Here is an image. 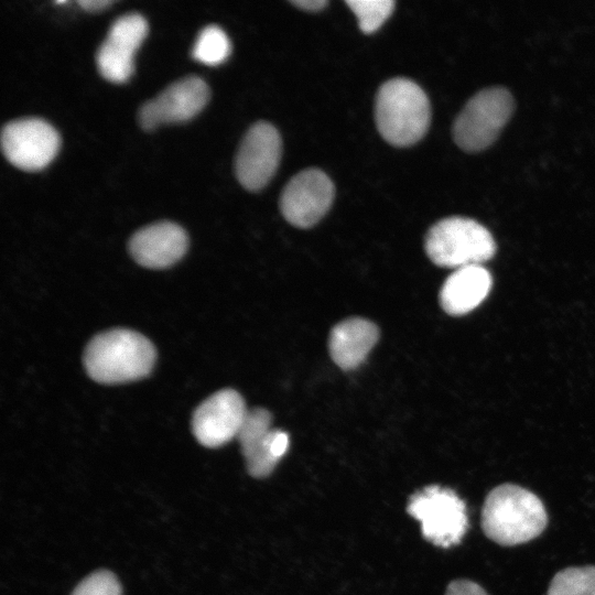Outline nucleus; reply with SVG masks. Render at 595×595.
I'll list each match as a JSON object with an SVG mask.
<instances>
[{
    "mask_svg": "<svg viewBox=\"0 0 595 595\" xmlns=\"http://www.w3.org/2000/svg\"><path fill=\"white\" fill-rule=\"evenodd\" d=\"M209 99V88L204 79L190 75L165 87L139 109L142 129L152 130L162 123L186 121L196 116Z\"/></svg>",
    "mask_w": 595,
    "mask_h": 595,
    "instance_id": "nucleus-10",
    "label": "nucleus"
},
{
    "mask_svg": "<svg viewBox=\"0 0 595 595\" xmlns=\"http://www.w3.org/2000/svg\"><path fill=\"white\" fill-rule=\"evenodd\" d=\"M482 529L500 545L528 542L542 533L548 515L541 499L515 484H502L489 491L482 509Z\"/></svg>",
    "mask_w": 595,
    "mask_h": 595,
    "instance_id": "nucleus-2",
    "label": "nucleus"
},
{
    "mask_svg": "<svg viewBox=\"0 0 595 595\" xmlns=\"http://www.w3.org/2000/svg\"><path fill=\"white\" fill-rule=\"evenodd\" d=\"M513 110L510 93L501 87L483 89L474 95L453 126L455 143L464 151L478 152L499 136Z\"/></svg>",
    "mask_w": 595,
    "mask_h": 595,
    "instance_id": "nucleus-6",
    "label": "nucleus"
},
{
    "mask_svg": "<svg viewBox=\"0 0 595 595\" xmlns=\"http://www.w3.org/2000/svg\"><path fill=\"white\" fill-rule=\"evenodd\" d=\"M88 376L105 385L125 383L145 377L155 361V348L142 334L113 328L97 334L84 350Z\"/></svg>",
    "mask_w": 595,
    "mask_h": 595,
    "instance_id": "nucleus-1",
    "label": "nucleus"
},
{
    "mask_svg": "<svg viewBox=\"0 0 595 595\" xmlns=\"http://www.w3.org/2000/svg\"><path fill=\"white\" fill-rule=\"evenodd\" d=\"M281 138L269 122L252 125L244 136L235 158V173L248 191H259L274 175L281 159Z\"/></svg>",
    "mask_w": 595,
    "mask_h": 595,
    "instance_id": "nucleus-8",
    "label": "nucleus"
},
{
    "mask_svg": "<svg viewBox=\"0 0 595 595\" xmlns=\"http://www.w3.org/2000/svg\"><path fill=\"white\" fill-rule=\"evenodd\" d=\"M493 280L482 266L455 269L440 291V304L450 315H464L476 309L488 295Z\"/></svg>",
    "mask_w": 595,
    "mask_h": 595,
    "instance_id": "nucleus-15",
    "label": "nucleus"
},
{
    "mask_svg": "<svg viewBox=\"0 0 595 595\" xmlns=\"http://www.w3.org/2000/svg\"><path fill=\"white\" fill-rule=\"evenodd\" d=\"M72 595H121V587L112 573L98 571L84 578Z\"/></svg>",
    "mask_w": 595,
    "mask_h": 595,
    "instance_id": "nucleus-20",
    "label": "nucleus"
},
{
    "mask_svg": "<svg viewBox=\"0 0 595 595\" xmlns=\"http://www.w3.org/2000/svg\"><path fill=\"white\" fill-rule=\"evenodd\" d=\"M378 338L379 331L372 322L360 317L347 318L329 333V355L339 368L355 369L365 361Z\"/></svg>",
    "mask_w": 595,
    "mask_h": 595,
    "instance_id": "nucleus-14",
    "label": "nucleus"
},
{
    "mask_svg": "<svg viewBox=\"0 0 595 595\" xmlns=\"http://www.w3.org/2000/svg\"><path fill=\"white\" fill-rule=\"evenodd\" d=\"M147 31L148 23L139 13H126L112 22L96 53V64L105 79L117 84L129 79L133 54Z\"/></svg>",
    "mask_w": 595,
    "mask_h": 595,
    "instance_id": "nucleus-12",
    "label": "nucleus"
},
{
    "mask_svg": "<svg viewBox=\"0 0 595 595\" xmlns=\"http://www.w3.org/2000/svg\"><path fill=\"white\" fill-rule=\"evenodd\" d=\"M346 4L356 15L359 29L369 34L385 23L396 3L393 0H347Z\"/></svg>",
    "mask_w": 595,
    "mask_h": 595,
    "instance_id": "nucleus-19",
    "label": "nucleus"
},
{
    "mask_svg": "<svg viewBox=\"0 0 595 595\" xmlns=\"http://www.w3.org/2000/svg\"><path fill=\"white\" fill-rule=\"evenodd\" d=\"M444 595H488L486 591L475 582L469 580L452 581Z\"/></svg>",
    "mask_w": 595,
    "mask_h": 595,
    "instance_id": "nucleus-21",
    "label": "nucleus"
},
{
    "mask_svg": "<svg viewBox=\"0 0 595 595\" xmlns=\"http://www.w3.org/2000/svg\"><path fill=\"white\" fill-rule=\"evenodd\" d=\"M547 595H595V566L567 567L558 572Z\"/></svg>",
    "mask_w": 595,
    "mask_h": 595,
    "instance_id": "nucleus-17",
    "label": "nucleus"
},
{
    "mask_svg": "<svg viewBox=\"0 0 595 595\" xmlns=\"http://www.w3.org/2000/svg\"><path fill=\"white\" fill-rule=\"evenodd\" d=\"M289 447V435L278 429H273L271 439H270V453L274 459L278 462L286 453Z\"/></svg>",
    "mask_w": 595,
    "mask_h": 595,
    "instance_id": "nucleus-22",
    "label": "nucleus"
},
{
    "mask_svg": "<svg viewBox=\"0 0 595 595\" xmlns=\"http://www.w3.org/2000/svg\"><path fill=\"white\" fill-rule=\"evenodd\" d=\"M407 511L421 523L423 537L437 547L458 544L468 529L466 505L450 488L433 485L416 491Z\"/></svg>",
    "mask_w": 595,
    "mask_h": 595,
    "instance_id": "nucleus-5",
    "label": "nucleus"
},
{
    "mask_svg": "<svg viewBox=\"0 0 595 595\" xmlns=\"http://www.w3.org/2000/svg\"><path fill=\"white\" fill-rule=\"evenodd\" d=\"M128 249L140 266L163 269L178 261L187 249L184 229L172 221H159L137 230Z\"/></svg>",
    "mask_w": 595,
    "mask_h": 595,
    "instance_id": "nucleus-13",
    "label": "nucleus"
},
{
    "mask_svg": "<svg viewBox=\"0 0 595 595\" xmlns=\"http://www.w3.org/2000/svg\"><path fill=\"white\" fill-rule=\"evenodd\" d=\"M375 119L379 133L388 143L412 145L424 137L430 126L428 96L416 83L392 78L378 89Z\"/></svg>",
    "mask_w": 595,
    "mask_h": 595,
    "instance_id": "nucleus-3",
    "label": "nucleus"
},
{
    "mask_svg": "<svg viewBox=\"0 0 595 595\" xmlns=\"http://www.w3.org/2000/svg\"><path fill=\"white\" fill-rule=\"evenodd\" d=\"M424 248L436 266L458 269L480 266L493 258L496 244L491 234L476 220L453 216L429 229Z\"/></svg>",
    "mask_w": 595,
    "mask_h": 595,
    "instance_id": "nucleus-4",
    "label": "nucleus"
},
{
    "mask_svg": "<svg viewBox=\"0 0 595 595\" xmlns=\"http://www.w3.org/2000/svg\"><path fill=\"white\" fill-rule=\"evenodd\" d=\"M247 412L245 401L236 390H219L194 411L193 434L202 445L219 447L237 437Z\"/></svg>",
    "mask_w": 595,
    "mask_h": 595,
    "instance_id": "nucleus-11",
    "label": "nucleus"
},
{
    "mask_svg": "<svg viewBox=\"0 0 595 595\" xmlns=\"http://www.w3.org/2000/svg\"><path fill=\"white\" fill-rule=\"evenodd\" d=\"M111 0H79L78 4L86 11L95 12L111 4Z\"/></svg>",
    "mask_w": 595,
    "mask_h": 595,
    "instance_id": "nucleus-24",
    "label": "nucleus"
},
{
    "mask_svg": "<svg viewBox=\"0 0 595 595\" xmlns=\"http://www.w3.org/2000/svg\"><path fill=\"white\" fill-rule=\"evenodd\" d=\"M230 52V42L226 33L217 25H207L198 34L192 56L207 65L224 62Z\"/></svg>",
    "mask_w": 595,
    "mask_h": 595,
    "instance_id": "nucleus-18",
    "label": "nucleus"
},
{
    "mask_svg": "<svg viewBox=\"0 0 595 595\" xmlns=\"http://www.w3.org/2000/svg\"><path fill=\"white\" fill-rule=\"evenodd\" d=\"M0 141L6 159L24 171H37L46 166L60 147L57 131L40 118H21L7 122L2 127Z\"/></svg>",
    "mask_w": 595,
    "mask_h": 595,
    "instance_id": "nucleus-7",
    "label": "nucleus"
},
{
    "mask_svg": "<svg viewBox=\"0 0 595 595\" xmlns=\"http://www.w3.org/2000/svg\"><path fill=\"white\" fill-rule=\"evenodd\" d=\"M292 3L309 12H317L323 10V8L327 4V1L325 0H293Z\"/></svg>",
    "mask_w": 595,
    "mask_h": 595,
    "instance_id": "nucleus-23",
    "label": "nucleus"
},
{
    "mask_svg": "<svg viewBox=\"0 0 595 595\" xmlns=\"http://www.w3.org/2000/svg\"><path fill=\"white\" fill-rule=\"evenodd\" d=\"M271 419L266 409L248 410L237 435L248 473L256 478L269 476L278 464L270 453Z\"/></svg>",
    "mask_w": 595,
    "mask_h": 595,
    "instance_id": "nucleus-16",
    "label": "nucleus"
},
{
    "mask_svg": "<svg viewBox=\"0 0 595 595\" xmlns=\"http://www.w3.org/2000/svg\"><path fill=\"white\" fill-rule=\"evenodd\" d=\"M334 198V184L322 171L304 170L294 175L280 196V210L291 225L309 228L328 212Z\"/></svg>",
    "mask_w": 595,
    "mask_h": 595,
    "instance_id": "nucleus-9",
    "label": "nucleus"
}]
</instances>
